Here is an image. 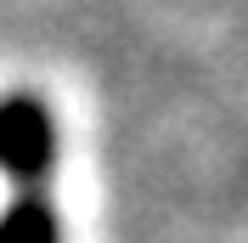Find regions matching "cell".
<instances>
[{
    "label": "cell",
    "instance_id": "6da1fadb",
    "mask_svg": "<svg viewBox=\"0 0 248 243\" xmlns=\"http://www.w3.org/2000/svg\"><path fill=\"white\" fill-rule=\"evenodd\" d=\"M57 170V124L51 107L29 91L0 96V175H12L17 192L23 187H46Z\"/></svg>",
    "mask_w": 248,
    "mask_h": 243
},
{
    "label": "cell",
    "instance_id": "7a4b0ae2",
    "mask_svg": "<svg viewBox=\"0 0 248 243\" xmlns=\"http://www.w3.org/2000/svg\"><path fill=\"white\" fill-rule=\"evenodd\" d=\"M0 243H62V215L46 187H23L0 209Z\"/></svg>",
    "mask_w": 248,
    "mask_h": 243
}]
</instances>
